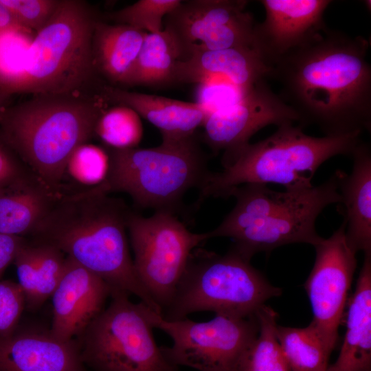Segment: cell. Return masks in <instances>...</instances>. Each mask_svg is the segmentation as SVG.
<instances>
[{"instance_id": "ac0fdd59", "label": "cell", "mask_w": 371, "mask_h": 371, "mask_svg": "<svg viewBox=\"0 0 371 371\" xmlns=\"http://www.w3.org/2000/svg\"><path fill=\"white\" fill-rule=\"evenodd\" d=\"M0 371H87L80 346L48 333L0 335Z\"/></svg>"}, {"instance_id": "1f68e13d", "label": "cell", "mask_w": 371, "mask_h": 371, "mask_svg": "<svg viewBox=\"0 0 371 371\" xmlns=\"http://www.w3.org/2000/svg\"><path fill=\"white\" fill-rule=\"evenodd\" d=\"M60 0H1L24 30L36 32L49 21Z\"/></svg>"}, {"instance_id": "7402d4cb", "label": "cell", "mask_w": 371, "mask_h": 371, "mask_svg": "<svg viewBox=\"0 0 371 371\" xmlns=\"http://www.w3.org/2000/svg\"><path fill=\"white\" fill-rule=\"evenodd\" d=\"M325 371H371V253L364 254L339 354Z\"/></svg>"}, {"instance_id": "8fae6325", "label": "cell", "mask_w": 371, "mask_h": 371, "mask_svg": "<svg viewBox=\"0 0 371 371\" xmlns=\"http://www.w3.org/2000/svg\"><path fill=\"white\" fill-rule=\"evenodd\" d=\"M339 175L337 170L319 185L293 189L285 203L233 234L231 249L251 260L257 253L289 244L315 246L323 238L316 231L317 217L328 205L340 203Z\"/></svg>"}, {"instance_id": "4dcf8cb0", "label": "cell", "mask_w": 371, "mask_h": 371, "mask_svg": "<svg viewBox=\"0 0 371 371\" xmlns=\"http://www.w3.org/2000/svg\"><path fill=\"white\" fill-rule=\"evenodd\" d=\"M181 2V0H139L109 13L107 17L117 24L129 25L148 33H157L163 30L166 16Z\"/></svg>"}, {"instance_id": "9c48e42d", "label": "cell", "mask_w": 371, "mask_h": 371, "mask_svg": "<svg viewBox=\"0 0 371 371\" xmlns=\"http://www.w3.org/2000/svg\"><path fill=\"white\" fill-rule=\"evenodd\" d=\"M137 275L161 313L170 303L192 251L207 240L190 232L175 214L148 217L131 212L127 221Z\"/></svg>"}, {"instance_id": "5b68a950", "label": "cell", "mask_w": 371, "mask_h": 371, "mask_svg": "<svg viewBox=\"0 0 371 371\" xmlns=\"http://www.w3.org/2000/svg\"><path fill=\"white\" fill-rule=\"evenodd\" d=\"M106 150L109 168L103 183L110 193L128 194L142 208L175 214L186 193L200 189L210 172L195 135L162 139L153 148Z\"/></svg>"}, {"instance_id": "83f0119b", "label": "cell", "mask_w": 371, "mask_h": 371, "mask_svg": "<svg viewBox=\"0 0 371 371\" xmlns=\"http://www.w3.org/2000/svg\"><path fill=\"white\" fill-rule=\"evenodd\" d=\"M94 135L106 148L116 150L137 148L143 135L141 117L135 110L124 105L106 109L96 122Z\"/></svg>"}, {"instance_id": "5bb4252c", "label": "cell", "mask_w": 371, "mask_h": 371, "mask_svg": "<svg viewBox=\"0 0 371 371\" xmlns=\"http://www.w3.org/2000/svg\"><path fill=\"white\" fill-rule=\"evenodd\" d=\"M299 123L295 111L263 80L234 103L210 113L204 123V139L223 157L249 143L269 125Z\"/></svg>"}, {"instance_id": "d6a6232c", "label": "cell", "mask_w": 371, "mask_h": 371, "mask_svg": "<svg viewBox=\"0 0 371 371\" xmlns=\"http://www.w3.org/2000/svg\"><path fill=\"white\" fill-rule=\"evenodd\" d=\"M25 304V294L19 283L1 280L0 335L16 330Z\"/></svg>"}, {"instance_id": "603a6c76", "label": "cell", "mask_w": 371, "mask_h": 371, "mask_svg": "<svg viewBox=\"0 0 371 371\" xmlns=\"http://www.w3.org/2000/svg\"><path fill=\"white\" fill-rule=\"evenodd\" d=\"M147 32L100 20L93 36V56L98 74L112 83L128 85Z\"/></svg>"}, {"instance_id": "2e32d148", "label": "cell", "mask_w": 371, "mask_h": 371, "mask_svg": "<svg viewBox=\"0 0 371 371\" xmlns=\"http://www.w3.org/2000/svg\"><path fill=\"white\" fill-rule=\"evenodd\" d=\"M111 288L100 277L66 256L61 278L52 295L49 333L61 341L82 334L104 309Z\"/></svg>"}, {"instance_id": "7c38bea8", "label": "cell", "mask_w": 371, "mask_h": 371, "mask_svg": "<svg viewBox=\"0 0 371 371\" xmlns=\"http://www.w3.org/2000/svg\"><path fill=\"white\" fill-rule=\"evenodd\" d=\"M246 0L182 1L164 19L163 30L172 38L179 60L195 52L253 47L256 25L246 10Z\"/></svg>"}, {"instance_id": "4fadbf2b", "label": "cell", "mask_w": 371, "mask_h": 371, "mask_svg": "<svg viewBox=\"0 0 371 371\" xmlns=\"http://www.w3.org/2000/svg\"><path fill=\"white\" fill-rule=\"evenodd\" d=\"M316 256L304 283L314 326L330 356L338 339L348 293L357 267L356 254L349 246L342 222L328 238L314 246Z\"/></svg>"}, {"instance_id": "8992f818", "label": "cell", "mask_w": 371, "mask_h": 371, "mask_svg": "<svg viewBox=\"0 0 371 371\" xmlns=\"http://www.w3.org/2000/svg\"><path fill=\"white\" fill-rule=\"evenodd\" d=\"M98 19L80 0H60L28 49L19 93L73 94L84 92L98 74L93 36Z\"/></svg>"}, {"instance_id": "7a4b0ae2", "label": "cell", "mask_w": 371, "mask_h": 371, "mask_svg": "<svg viewBox=\"0 0 371 371\" xmlns=\"http://www.w3.org/2000/svg\"><path fill=\"white\" fill-rule=\"evenodd\" d=\"M102 184L63 194L32 235L102 278L113 291L136 295L152 310L161 311L139 280L130 254L123 201Z\"/></svg>"}, {"instance_id": "8d00e7d4", "label": "cell", "mask_w": 371, "mask_h": 371, "mask_svg": "<svg viewBox=\"0 0 371 371\" xmlns=\"http://www.w3.org/2000/svg\"><path fill=\"white\" fill-rule=\"evenodd\" d=\"M10 95L0 87V117L6 108V102Z\"/></svg>"}, {"instance_id": "484cf974", "label": "cell", "mask_w": 371, "mask_h": 371, "mask_svg": "<svg viewBox=\"0 0 371 371\" xmlns=\"http://www.w3.org/2000/svg\"><path fill=\"white\" fill-rule=\"evenodd\" d=\"M255 315L258 332L243 357L240 371H291L277 335L278 313L265 304Z\"/></svg>"}, {"instance_id": "836d02e7", "label": "cell", "mask_w": 371, "mask_h": 371, "mask_svg": "<svg viewBox=\"0 0 371 371\" xmlns=\"http://www.w3.org/2000/svg\"><path fill=\"white\" fill-rule=\"evenodd\" d=\"M33 173L0 135V189Z\"/></svg>"}, {"instance_id": "3957f363", "label": "cell", "mask_w": 371, "mask_h": 371, "mask_svg": "<svg viewBox=\"0 0 371 371\" xmlns=\"http://www.w3.org/2000/svg\"><path fill=\"white\" fill-rule=\"evenodd\" d=\"M105 102L88 93L34 94L5 109L0 135L40 180L62 192L67 162L94 135Z\"/></svg>"}, {"instance_id": "ffe728a7", "label": "cell", "mask_w": 371, "mask_h": 371, "mask_svg": "<svg viewBox=\"0 0 371 371\" xmlns=\"http://www.w3.org/2000/svg\"><path fill=\"white\" fill-rule=\"evenodd\" d=\"M351 172L340 170L339 212L347 242L355 252L371 253V148L361 142L352 151Z\"/></svg>"}, {"instance_id": "d590c367", "label": "cell", "mask_w": 371, "mask_h": 371, "mask_svg": "<svg viewBox=\"0 0 371 371\" xmlns=\"http://www.w3.org/2000/svg\"><path fill=\"white\" fill-rule=\"evenodd\" d=\"M11 30L27 31L19 25L10 11L0 0V32Z\"/></svg>"}, {"instance_id": "f546056e", "label": "cell", "mask_w": 371, "mask_h": 371, "mask_svg": "<svg viewBox=\"0 0 371 371\" xmlns=\"http://www.w3.org/2000/svg\"><path fill=\"white\" fill-rule=\"evenodd\" d=\"M109 168V157L106 148L88 142L72 153L67 162L63 179L67 177L82 187L80 190L92 188L104 182Z\"/></svg>"}, {"instance_id": "e0dca14e", "label": "cell", "mask_w": 371, "mask_h": 371, "mask_svg": "<svg viewBox=\"0 0 371 371\" xmlns=\"http://www.w3.org/2000/svg\"><path fill=\"white\" fill-rule=\"evenodd\" d=\"M271 67L254 47H235L195 52L185 60H178L173 83L204 84L211 81L229 82L248 92L269 78Z\"/></svg>"}, {"instance_id": "52a82bcc", "label": "cell", "mask_w": 371, "mask_h": 371, "mask_svg": "<svg viewBox=\"0 0 371 371\" xmlns=\"http://www.w3.org/2000/svg\"><path fill=\"white\" fill-rule=\"evenodd\" d=\"M250 260L230 249L224 255L194 249L175 292L161 316L168 320L212 311L216 315H255L265 302L281 294Z\"/></svg>"}, {"instance_id": "6da1fadb", "label": "cell", "mask_w": 371, "mask_h": 371, "mask_svg": "<svg viewBox=\"0 0 371 371\" xmlns=\"http://www.w3.org/2000/svg\"><path fill=\"white\" fill-rule=\"evenodd\" d=\"M369 41L326 27L308 43L280 58L269 78L295 111L299 124L324 135L371 130Z\"/></svg>"}, {"instance_id": "d6986e66", "label": "cell", "mask_w": 371, "mask_h": 371, "mask_svg": "<svg viewBox=\"0 0 371 371\" xmlns=\"http://www.w3.org/2000/svg\"><path fill=\"white\" fill-rule=\"evenodd\" d=\"M99 95L106 102L135 110L140 117L159 129L162 139H179L194 135L210 113L208 109L199 102L128 91L114 86H104Z\"/></svg>"}, {"instance_id": "f1b7e54d", "label": "cell", "mask_w": 371, "mask_h": 371, "mask_svg": "<svg viewBox=\"0 0 371 371\" xmlns=\"http://www.w3.org/2000/svg\"><path fill=\"white\" fill-rule=\"evenodd\" d=\"M25 30L0 32V87L9 95L19 93L27 54L33 38Z\"/></svg>"}, {"instance_id": "277c9868", "label": "cell", "mask_w": 371, "mask_h": 371, "mask_svg": "<svg viewBox=\"0 0 371 371\" xmlns=\"http://www.w3.org/2000/svg\"><path fill=\"white\" fill-rule=\"evenodd\" d=\"M361 135L314 137L306 134L299 124H281L265 139L248 143L223 157V170L210 172L199 189L197 202L228 198L233 189L246 184L275 183L285 190L311 187L319 167L333 157L350 156L361 142Z\"/></svg>"}, {"instance_id": "e575fe53", "label": "cell", "mask_w": 371, "mask_h": 371, "mask_svg": "<svg viewBox=\"0 0 371 371\" xmlns=\"http://www.w3.org/2000/svg\"><path fill=\"white\" fill-rule=\"evenodd\" d=\"M25 238L0 234V280L8 266L13 262Z\"/></svg>"}, {"instance_id": "4316f807", "label": "cell", "mask_w": 371, "mask_h": 371, "mask_svg": "<svg viewBox=\"0 0 371 371\" xmlns=\"http://www.w3.org/2000/svg\"><path fill=\"white\" fill-rule=\"evenodd\" d=\"M277 335L291 371H325L330 355L314 326H278Z\"/></svg>"}, {"instance_id": "9a60e30c", "label": "cell", "mask_w": 371, "mask_h": 371, "mask_svg": "<svg viewBox=\"0 0 371 371\" xmlns=\"http://www.w3.org/2000/svg\"><path fill=\"white\" fill-rule=\"evenodd\" d=\"M265 18L256 23L253 47L270 67L308 43L327 26L324 14L329 0H261Z\"/></svg>"}, {"instance_id": "44dd1931", "label": "cell", "mask_w": 371, "mask_h": 371, "mask_svg": "<svg viewBox=\"0 0 371 371\" xmlns=\"http://www.w3.org/2000/svg\"><path fill=\"white\" fill-rule=\"evenodd\" d=\"M63 193L34 173L0 189V234L32 236Z\"/></svg>"}, {"instance_id": "cb8c5ba5", "label": "cell", "mask_w": 371, "mask_h": 371, "mask_svg": "<svg viewBox=\"0 0 371 371\" xmlns=\"http://www.w3.org/2000/svg\"><path fill=\"white\" fill-rule=\"evenodd\" d=\"M65 260L66 256L52 245L24 241L13 263L27 307L35 309L52 296L63 275Z\"/></svg>"}, {"instance_id": "30bf717a", "label": "cell", "mask_w": 371, "mask_h": 371, "mask_svg": "<svg viewBox=\"0 0 371 371\" xmlns=\"http://www.w3.org/2000/svg\"><path fill=\"white\" fill-rule=\"evenodd\" d=\"M145 313L154 328L172 339L170 346H161L166 358L177 367L198 371H240L243 357L258 332L256 315H216L210 321L194 322L166 319L147 305Z\"/></svg>"}, {"instance_id": "d4e9b609", "label": "cell", "mask_w": 371, "mask_h": 371, "mask_svg": "<svg viewBox=\"0 0 371 371\" xmlns=\"http://www.w3.org/2000/svg\"><path fill=\"white\" fill-rule=\"evenodd\" d=\"M179 60L177 49L164 30L146 33L128 85L152 87L173 84V72Z\"/></svg>"}, {"instance_id": "ba28073f", "label": "cell", "mask_w": 371, "mask_h": 371, "mask_svg": "<svg viewBox=\"0 0 371 371\" xmlns=\"http://www.w3.org/2000/svg\"><path fill=\"white\" fill-rule=\"evenodd\" d=\"M129 295L112 291L109 306L82 333L84 363L95 371H177L155 341L146 304Z\"/></svg>"}]
</instances>
